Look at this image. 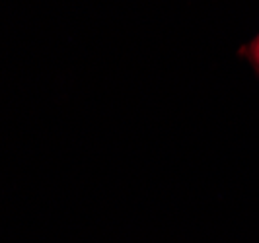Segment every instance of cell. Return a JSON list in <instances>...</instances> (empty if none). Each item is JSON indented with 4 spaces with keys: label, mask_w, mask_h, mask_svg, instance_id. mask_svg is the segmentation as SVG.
Segmentation results:
<instances>
[{
    "label": "cell",
    "mask_w": 259,
    "mask_h": 243,
    "mask_svg": "<svg viewBox=\"0 0 259 243\" xmlns=\"http://www.w3.org/2000/svg\"><path fill=\"white\" fill-rule=\"evenodd\" d=\"M249 53H251V59H253L259 66V35L251 41V45H249Z\"/></svg>",
    "instance_id": "1"
}]
</instances>
